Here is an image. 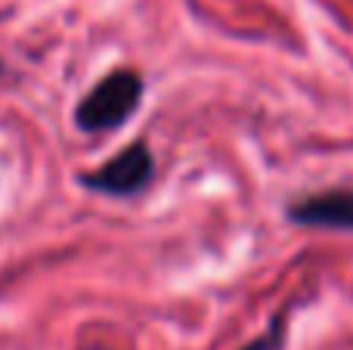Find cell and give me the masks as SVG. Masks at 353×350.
<instances>
[{"label": "cell", "instance_id": "1", "mask_svg": "<svg viewBox=\"0 0 353 350\" xmlns=\"http://www.w3.org/2000/svg\"><path fill=\"white\" fill-rule=\"evenodd\" d=\"M146 81L134 68H112L74 105V127L84 134H109L137 115Z\"/></svg>", "mask_w": 353, "mask_h": 350}, {"label": "cell", "instance_id": "2", "mask_svg": "<svg viewBox=\"0 0 353 350\" xmlns=\"http://www.w3.org/2000/svg\"><path fill=\"white\" fill-rule=\"evenodd\" d=\"M155 180V155L146 140H134L103 167L81 174V186L109 198H137Z\"/></svg>", "mask_w": 353, "mask_h": 350}, {"label": "cell", "instance_id": "5", "mask_svg": "<svg viewBox=\"0 0 353 350\" xmlns=\"http://www.w3.org/2000/svg\"><path fill=\"white\" fill-rule=\"evenodd\" d=\"M0 74H3V62H0Z\"/></svg>", "mask_w": 353, "mask_h": 350}, {"label": "cell", "instance_id": "3", "mask_svg": "<svg viewBox=\"0 0 353 350\" xmlns=\"http://www.w3.org/2000/svg\"><path fill=\"white\" fill-rule=\"evenodd\" d=\"M285 217L288 223L304 229H341V233H353V189L335 186V189L301 196L285 208Z\"/></svg>", "mask_w": 353, "mask_h": 350}, {"label": "cell", "instance_id": "4", "mask_svg": "<svg viewBox=\"0 0 353 350\" xmlns=\"http://www.w3.org/2000/svg\"><path fill=\"white\" fill-rule=\"evenodd\" d=\"M285 322H288V307L279 310V313L273 316L267 332H263L261 338H254L251 344H245L242 350H279L282 341H285Z\"/></svg>", "mask_w": 353, "mask_h": 350}]
</instances>
